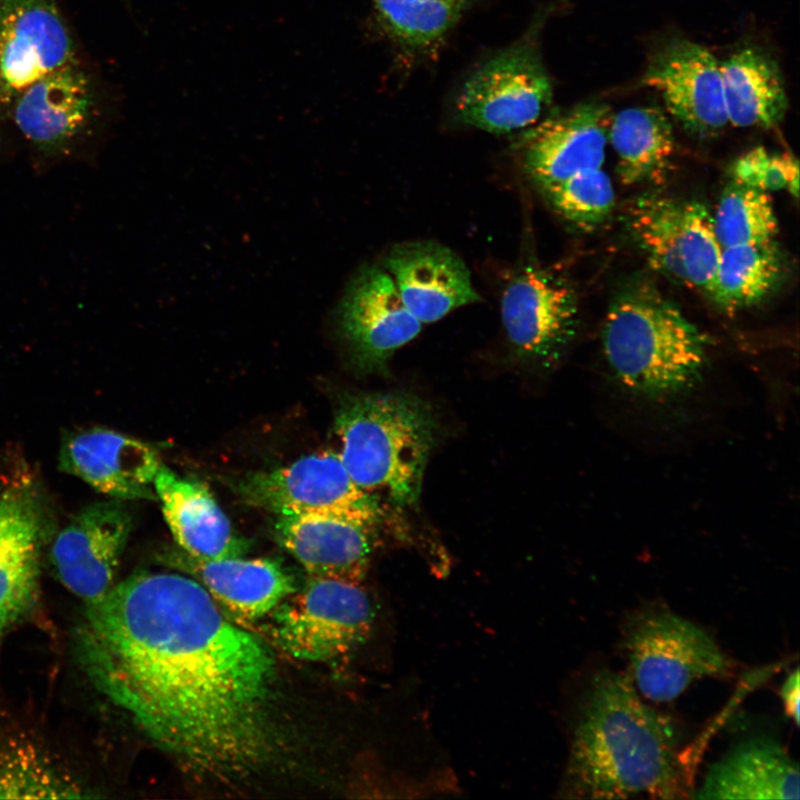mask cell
<instances>
[{"mask_svg":"<svg viewBox=\"0 0 800 800\" xmlns=\"http://www.w3.org/2000/svg\"><path fill=\"white\" fill-rule=\"evenodd\" d=\"M92 684L194 777L232 784L273 760L277 662L190 576L140 571L86 604Z\"/></svg>","mask_w":800,"mask_h":800,"instance_id":"6da1fadb","label":"cell"},{"mask_svg":"<svg viewBox=\"0 0 800 800\" xmlns=\"http://www.w3.org/2000/svg\"><path fill=\"white\" fill-rule=\"evenodd\" d=\"M681 758L671 721L642 701L629 677L611 670L592 677L572 738V797H682Z\"/></svg>","mask_w":800,"mask_h":800,"instance_id":"7a4b0ae2","label":"cell"},{"mask_svg":"<svg viewBox=\"0 0 800 800\" xmlns=\"http://www.w3.org/2000/svg\"><path fill=\"white\" fill-rule=\"evenodd\" d=\"M333 429L334 451L361 490L381 507L416 504L437 429L422 400L407 392L347 396Z\"/></svg>","mask_w":800,"mask_h":800,"instance_id":"3957f363","label":"cell"},{"mask_svg":"<svg viewBox=\"0 0 800 800\" xmlns=\"http://www.w3.org/2000/svg\"><path fill=\"white\" fill-rule=\"evenodd\" d=\"M601 342L614 378L649 399L692 388L706 368L707 338L657 289H626L608 309Z\"/></svg>","mask_w":800,"mask_h":800,"instance_id":"277c9868","label":"cell"},{"mask_svg":"<svg viewBox=\"0 0 800 800\" xmlns=\"http://www.w3.org/2000/svg\"><path fill=\"white\" fill-rule=\"evenodd\" d=\"M362 581L308 577L269 614L268 632L287 654L329 662L360 646L373 623Z\"/></svg>","mask_w":800,"mask_h":800,"instance_id":"5b68a950","label":"cell"},{"mask_svg":"<svg viewBox=\"0 0 800 800\" xmlns=\"http://www.w3.org/2000/svg\"><path fill=\"white\" fill-rule=\"evenodd\" d=\"M630 680L648 700L670 702L693 681L727 677L731 662L701 627L664 609L634 614L626 627Z\"/></svg>","mask_w":800,"mask_h":800,"instance_id":"8992f818","label":"cell"},{"mask_svg":"<svg viewBox=\"0 0 800 800\" xmlns=\"http://www.w3.org/2000/svg\"><path fill=\"white\" fill-rule=\"evenodd\" d=\"M240 498L277 516H324L374 528L382 507L352 480L333 449L231 481Z\"/></svg>","mask_w":800,"mask_h":800,"instance_id":"52a82bcc","label":"cell"},{"mask_svg":"<svg viewBox=\"0 0 800 800\" xmlns=\"http://www.w3.org/2000/svg\"><path fill=\"white\" fill-rule=\"evenodd\" d=\"M628 224L652 268L709 296L722 247L702 202L642 196L631 203Z\"/></svg>","mask_w":800,"mask_h":800,"instance_id":"ba28073f","label":"cell"},{"mask_svg":"<svg viewBox=\"0 0 800 800\" xmlns=\"http://www.w3.org/2000/svg\"><path fill=\"white\" fill-rule=\"evenodd\" d=\"M552 98L550 77L532 43L500 51L463 83L456 100L460 122L506 133L539 119Z\"/></svg>","mask_w":800,"mask_h":800,"instance_id":"9c48e42d","label":"cell"},{"mask_svg":"<svg viewBox=\"0 0 800 800\" xmlns=\"http://www.w3.org/2000/svg\"><path fill=\"white\" fill-rule=\"evenodd\" d=\"M501 319L517 356L550 366L576 333V291L552 270L536 263L526 264L516 270L503 287Z\"/></svg>","mask_w":800,"mask_h":800,"instance_id":"30bf717a","label":"cell"},{"mask_svg":"<svg viewBox=\"0 0 800 800\" xmlns=\"http://www.w3.org/2000/svg\"><path fill=\"white\" fill-rule=\"evenodd\" d=\"M130 531L131 517L118 499L84 507L53 539L57 578L84 604L100 601L117 582Z\"/></svg>","mask_w":800,"mask_h":800,"instance_id":"8fae6325","label":"cell"},{"mask_svg":"<svg viewBox=\"0 0 800 800\" xmlns=\"http://www.w3.org/2000/svg\"><path fill=\"white\" fill-rule=\"evenodd\" d=\"M46 531L44 508L32 483L0 489V646L37 604Z\"/></svg>","mask_w":800,"mask_h":800,"instance_id":"7c38bea8","label":"cell"},{"mask_svg":"<svg viewBox=\"0 0 800 800\" xmlns=\"http://www.w3.org/2000/svg\"><path fill=\"white\" fill-rule=\"evenodd\" d=\"M338 330L362 370H382L413 340L422 323L404 306L383 267L366 266L352 278L336 311Z\"/></svg>","mask_w":800,"mask_h":800,"instance_id":"4fadbf2b","label":"cell"},{"mask_svg":"<svg viewBox=\"0 0 800 800\" xmlns=\"http://www.w3.org/2000/svg\"><path fill=\"white\" fill-rule=\"evenodd\" d=\"M73 62V42L54 0H0L1 104Z\"/></svg>","mask_w":800,"mask_h":800,"instance_id":"5bb4252c","label":"cell"},{"mask_svg":"<svg viewBox=\"0 0 800 800\" xmlns=\"http://www.w3.org/2000/svg\"><path fill=\"white\" fill-rule=\"evenodd\" d=\"M689 132L708 137L728 122L720 62L703 46L673 39L652 56L642 77Z\"/></svg>","mask_w":800,"mask_h":800,"instance_id":"9a60e30c","label":"cell"},{"mask_svg":"<svg viewBox=\"0 0 800 800\" xmlns=\"http://www.w3.org/2000/svg\"><path fill=\"white\" fill-rule=\"evenodd\" d=\"M599 101L579 103L530 128L518 152L528 177L539 189L570 176L602 168L611 120Z\"/></svg>","mask_w":800,"mask_h":800,"instance_id":"2e32d148","label":"cell"},{"mask_svg":"<svg viewBox=\"0 0 800 800\" xmlns=\"http://www.w3.org/2000/svg\"><path fill=\"white\" fill-rule=\"evenodd\" d=\"M62 471L113 499H154L161 467L157 451L132 437L93 428L66 438L59 454Z\"/></svg>","mask_w":800,"mask_h":800,"instance_id":"e0dca14e","label":"cell"},{"mask_svg":"<svg viewBox=\"0 0 800 800\" xmlns=\"http://www.w3.org/2000/svg\"><path fill=\"white\" fill-rule=\"evenodd\" d=\"M404 306L421 322L431 323L474 303L480 296L470 272L449 248L433 241L392 247L383 260Z\"/></svg>","mask_w":800,"mask_h":800,"instance_id":"ac0fdd59","label":"cell"},{"mask_svg":"<svg viewBox=\"0 0 800 800\" xmlns=\"http://www.w3.org/2000/svg\"><path fill=\"white\" fill-rule=\"evenodd\" d=\"M164 561L197 580L223 610L240 621L269 616L298 587L294 576L270 558L198 560L171 551Z\"/></svg>","mask_w":800,"mask_h":800,"instance_id":"d6986e66","label":"cell"},{"mask_svg":"<svg viewBox=\"0 0 800 800\" xmlns=\"http://www.w3.org/2000/svg\"><path fill=\"white\" fill-rule=\"evenodd\" d=\"M91 104L89 81L78 62L33 81L10 103L22 136L50 153L64 150L83 132Z\"/></svg>","mask_w":800,"mask_h":800,"instance_id":"ffe728a7","label":"cell"},{"mask_svg":"<svg viewBox=\"0 0 800 800\" xmlns=\"http://www.w3.org/2000/svg\"><path fill=\"white\" fill-rule=\"evenodd\" d=\"M372 528L333 517L277 516L273 536L308 577L362 581L373 553Z\"/></svg>","mask_w":800,"mask_h":800,"instance_id":"44dd1931","label":"cell"},{"mask_svg":"<svg viewBox=\"0 0 800 800\" xmlns=\"http://www.w3.org/2000/svg\"><path fill=\"white\" fill-rule=\"evenodd\" d=\"M153 488L173 539L198 560L242 557L248 542L232 528L206 484L180 478L161 464Z\"/></svg>","mask_w":800,"mask_h":800,"instance_id":"7402d4cb","label":"cell"},{"mask_svg":"<svg viewBox=\"0 0 800 800\" xmlns=\"http://www.w3.org/2000/svg\"><path fill=\"white\" fill-rule=\"evenodd\" d=\"M697 799H798L799 768L776 740L753 738L708 770Z\"/></svg>","mask_w":800,"mask_h":800,"instance_id":"603a6c76","label":"cell"},{"mask_svg":"<svg viewBox=\"0 0 800 800\" xmlns=\"http://www.w3.org/2000/svg\"><path fill=\"white\" fill-rule=\"evenodd\" d=\"M728 122L738 128H772L789 101L777 62L756 48L741 49L720 62Z\"/></svg>","mask_w":800,"mask_h":800,"instance_id":"cb8c5ba5","label":"cell"},{"mask_svg":"<svg viewBox=\"0 0 800 800\" xmlns=\"http://www.w3.org/2000/svg\"><path fill=\"white\" fill-rule=\"evenodd\" d=\"M608 142L617 156V173L624 186L659 183L674 153L672 126L664 112L650 106L612 114Z\"/></svg>","mask_w":800,"mask_h":800,"instance_id":"d4e9b609","label":"cell"},{"mask_svg":"<svg viewBox=\"0 0 800 800\" xmlns=\"http://www.w3.org/2000/svg\"><path fill=\"white\" fill-rule=\"evenodd\" d=\"M783 270L774 241L722 248L709 297L728 313L762 301Z\"/></svg>","mask_w":800,"mask_h":800,"instance_id":"484cf974","label":"cell"},{"mask_svg":"<svg viewBox=\"0 0 800 800\" xmlns=\"http://www.w3.org/2000/svg\"><path fill=\"white\" fill-rule=\"evenodd\" d=\"M712 221L722 248L769 242L778 233L770 194L736 182L722 192Z\"/></svg>","mask_w":800,"mask_h":800,"instance_id":"4316f807","label":"cell"},{"mask_svg":"<svg viewBox=\"0 0 800 800\" xmlns=\"http://www.w3.org/2000/svg\"><path fill=\"white\" fill-rule=\"evenodd\" d=\"M379 21L398 42L427 48L460 19L469 0H373Z\"/></svg>","mask_w":800,"mask_h":800,"instance_id":"83f0119b","label":"cell"},{"mask_svg":"<svg viewBox=\"0 0 800 800\" xmlns=\"http://www.w3.org/2000/svg\"><path fill=\"white\" fill-rule=\"evenodd\" d=\"M540 190L563 220L582 230L604 222L616 201L611 179L601 168L577 172Z\"/></svg>","mask_w":800,"mask_h":800,"instance_id":"f1b7e54d","label":"cell"},{"mask_svg":"<svg viewBox=\"0 0 800 800\" xmlns=\"http://www.w3.org/2000/svg\"><path fill=\"white\" fill-rule=\"evenodd\" d=\"M56 769L48 768L46 761L38 758L36 752L6 751L0 756V798L9 797H41L69 798L78 788L66 782L58 776Z\"/></svg>","mask_w":800,"mask_h":800,"instance_id":"f546056e","label":"cell"},{"mask_svg":"<svg viewBox=\"0 0 800 800\" xmlns=\"http://www.w3.org/2000/svg\"><path fill=\"white\" fill-rule=\"evenodd\" d=\"M731 174L733 182L768 193L786 189L794 198L799 194V162L790 152L756 147L737 158Z\"/></svg>","mask_w":800,"mask_h":800,"instance_id":"4dcf8cb0","label":"cell"},{"mask_svg":"<svg viewBox=\"0 0 800 800\" xmlns=\"http://www.w3.org/2000/svg\"><path fill=\"white\" fill-rule=\"evenodd\" d=\"M799 670L796 668L783 681L779 694L786 713L799 724Z\"/></svg>","mask_w":800,"mask_h":800,"instance_id":"1f68e13d","label":"cell"}]
</instances>
